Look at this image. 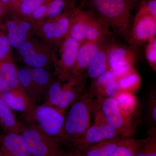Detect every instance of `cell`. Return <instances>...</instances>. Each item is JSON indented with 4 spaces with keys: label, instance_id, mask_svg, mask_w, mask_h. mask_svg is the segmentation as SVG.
<instances>
[{
    "label": "cell",
    "instance_id": "cell-15",
    "mask_svg": "<svg viewBox=\"0 0 156 156\" xmlns=\"http://www.w3.org/2000/svg\"><path fill=\"white\" fill-rule=\"evenodd\" d=\"M119 90L116 78L108 70L92 80L89 93L92 98L98 101L108 98L113 97Z\"/></svg>",
    "mask_w": 156,
    "mask_h": 156
},
{
    "label": "cell",
    "instance_id": "cell-13",
    "mask_svg": "<svg viewBox=\"0 0 156 156\" xmlns=\"http://www.w3.org/2000/svg\"><path fill=\"white\" fill-rule=\"evenodd\" d=\"M156 34V19L149 14L142 3L134 17L130 41L135 44L148 43Z\"/></svg>",
    "mask_w": 156,
    "mask_h": 156
},
{
    "label": "cell",
    "instance_id": "cell-27",
    "mask_svg": "<svg viewBox=\"0 0 156 156\" xmlns=\"http://www.w3.org/2000/svg\"><path fill=\"white\" fill-rule=\"evenodd\" d=\"M17 76L20 86L26 92L37 102L41 96L34 85L31 68L23 67L18 69Z\"/></svg>",
    "mask_w": 156,
    "mask_h": 156
},
{
    "label": "cell",
    "instance_id": "cell-32",
    "mask_svg": "<svg viewBox=\"0 0 156 156\" xmlns=\"http://www.w3.org/2000/svg\"><path fill=\"white\" fill-rule=\"evenodd\" d=\"M147 120L153 127L156 125V95L153 91L150 93L148 99Z\"/></svg>",
    "mask_w": 156,
    "mask_h": 156
},
{
    "label": "cell",
    "instance_id": "cell-26",
    "mask_svg": "<svg viewBox=\"0 0 156 156\" xmlns=\"http://www.w3.org/2000/svg\"><path fill=\"white\" fill-rule=\"evenodd\" d=\"M156 129L152 127L144 139L139 140L134 156H156Z\"/></svg>",
    "mask_w": 156,
    "mask_h": 156
},
{
    "label": "cell",
    "instance_id": "cell-33",
    "mask_svg": "<svg viewBox=\"0 0 156 156\" xmlns=\"http://www.w3.org/2000/svg\"><path fill=\"white\" fill-rule=\"evenodd\" d=\"M58 156H83L79 150L71 144H64Z\"/></svg>",
    "mask_w": 156,
    "mask_h": 156
},
{
    "label": "cell",
    "instance_id": "cell-22",
    "mask_svg": "<svg viewBox=\"0 0 156 156\" xmlns=\"http://www.w3.org/2000/svg\"><path fill=\"white\" fill-rule=\"evenodd\" d=\"M124 138L118 136L89 146L80 151L83 156H109L122 143Z\"/></svg>",
    "mask_w": 156,
    "mask_h": 156
},
{
    "label": "cell",
    "instance_id": "cell-20",
    "mask_svg": "<svg viewBox=\"0 0 156 156\" xmlns=\"http://www.w3.org/2000/svg\"><path fill=\"white\" fill-rule=\"evenodd\" d=\"M110 44V43H107L105 40L87 68V76L91 80H94L108 70V52Z\"/></svg>",
    "mask_w": 156,
    "mask_h": 156
},
{
    "label": "cell",
    "instance_id": "cell-23",
    "mask_svg": "<svg viewBox=\"0 0 156 156\" xmlns=\"http://www.w3.org/2000/svg\"><path fill=\"white\" fill-rule=\"evenodd\" d=\"M113 97L120 112L125 116L133 120L137 109V100L134 94L119 91Z\"/></svg>",
    "mask_w": 156,
    "mask_h": 156
},
{
    "label": "cell",
    "instance_id": "cell-3",
    "mask_svg": "<svg viewBox=\"0 0 156 156\" xmlns=\"http://www.w3.org/2000/svg\"><path fill=\"white\" fill-rule=\"evenodd\" d=\"M86 76H70L62 82L54 81L47 92L46 103L58 108L66 110L78 100L86 83Z\"/></svg>",
    "mask_w": 156,
    "mask_h": 156
},
{
    "label": "cell",
    "instance_id": "cell-28",
    "mask_svg": "<svg viewBox=\"0 0 156 156\" xmlns=\"http://www.w3.org/2000/svg\"><path fill=\"white\" fill-rule=\"evenodd\" d=\"M33 81L36 89L41 96L48 91L52 83L50 73L44 68H31Z\"/></svg>",
    "mask_w": 156,
    "mask_h": 156
},
{
    "label": "cell",
    "instance_id": "cell-4",
    "mask_svg": "<svg viewBox=\"0 0 156 156\" xmlns=\"http://www.w3.org/2000/svg\"><path fill=\"white\" fill-rule=\"evenodd\" d=\"M20 134L31 156H58L64 144L45 134L34 123L24 126Z\"/></svg>",
    "mask_w": 156,
    "mask_h": 156
},
{
    "label": "cell",
    "instance_id": "cell-1",
    "mask_svg": "<svg viewBox=\"0 0 156 156\" xmlns=\"http://www.w3.org/2000/svg\"><path fill=\"white\" fill-rule=\"evenodd\" d=\"M137 0H85L87 10L119 35L128 32L132 9Z\"/></svg>",
    "mask_w": 156,
    "mask_h": 156
},
{
    "label": "cell",
    "instance_id": "cell-25",
    "mask_svg": "<svg viewBox=\"0 0 156 156\" xmlns=\"http://www.w3.org/2000/svg\"><path fill=\"white\" fill-rule=\"evenodd\" d=\"M119 91L135 94L141 87V80L134 67L117 80Z\"/></svg>",
    "mask_w": 156,
    "mask_h": 156
},
{
    "label": "cell",
    "instance_id": "cell-7",
    "mask_svg": "<svg viewBox=\"0 0 156 156\" xmlns=\"http://www.w3.org/2000/svg\"><path fill=\"white\" fill-rule=\"evenodd\" d=\"M97 102L105 122L114 128L120 136L128 138L135 134L136 128L133 120L120 112L114 98H108Z\"/></svg>",
    "mask_w": 156,
    "mask_h": 156
},
{
    "label": "cell",
    "instance_id": "cell-17",
    "mask_svg": "<svg viewBox=\"0 0 156 156\" xmlns=\"http://www.w3.org/2000/svg\"><path fill=\"white\" fill-rule=\"evenodd\" d=\"M0 156H31L22 135L9 132L3 138Z\"/></svg>",
    "mask_w": 156,
    "mask_h": 156
},
{
    "label": "cell",
    "instance_id": "cell-40",
    "mask_svg": "<svg viewBox=\"0 0 156 156\" xmlns=\"http://www.w3.org/2000/svg\"></svg>",
    "mask_w": 156,
    "mask_h": 156
},
{
    "label": "cell",
    "instance_id": "cell-9",
    "mask_svg": "<svg viewBox=\"0 0 156 156\" xmlns=\"http://www.w3.org/2000/svg\"><path fill=\"white\" fill-rule=\"evenodd\" d=\"M93 112L95 116L93 125L90 126L80 139L71 144L79 151L92 144L120 136L114 128L105 122L97 104Z\"/></svg>",
    "mask_w": 156,
    "mask_h": 156
},
{
    "label": "cell",
    "instance_id": "cell-35",
    "mask_svg": "<svg viewBox=\"0 0 156 156\" xmlns=\"http://www.w3.org/2000/svg\"><path fill=\"white\" fill-rule=\"evenodd\" d=\"M142 4L149 14L156 19V0H145Z\"/></svg>",
    "mask_w": 156,
    "mask_h": 156
},
{
    "label": "cell",
    "instance_id": "cell-29",
    "mask_svg": "<svg viewBox=\"0 0 156 156\" xmlns=\"http://www.w3.org/2000/svg\"><path fill=\"white\" fill-rule=\"evenodd\" d=\"M139 140L125 138L122 142L109 156H134Z\"/></svg>",
    "mask_w": 156,
    "mask_h": 156
},
{
    "label": "cell",
    "instance_id": "cell-34",
    "mask_svg": "<svg viewBox=\"0 0 156 156\" xmlns=\"http://www.w3.org/2000/svg\"><path fill=\"white\" fill-rule=\"evenodd\" d=\"M11 48L7 36L0 34V49L5 53L12 56Z\"/></svg>",
    "mask_w": 156,
    "mask_h": 156
},
{
    "label": "cell",
    "instance_id": "cell-24",
    "mask_svg": "<svg viewBox=\"0 0 156 156\" xmlns=\"http://www.w3.org/2000/svg\"><path fill=\"white\" fill-rule=\"evenodd\" d=\"M0 119L9 132L20 134L24 128V126L17 121L12 109L2 98H0Z\"/></svg>",
    "mask_w": 156,
    "mask_h": 156
},
{
    "label": "cell",
    "instance_id": "cell-30",
    "mask_svg": "<svg viewBox=\"0 0 156 156\" xmlns=\"http://www.w3.org/2000/svg\"><path fill=\"white\" fill-rule=\"evenodd\" d=\"M53 0H22L15 14L22 17H28L36 9L44 4H49Z\"/></svg>",
    "mask_w": 156,
    "mask_h": 156
},
{
    "label": "cell",
    "instance_id": "cell-8",
    "mask_svg": "<svg viewBox=\"0 0 156 156\" xmlns=\"http://www.w3.org/2000/svg\"><path fill=\"white\" fill-rule=\"evenodd\" d=\"M53 48L42 40L30 39L21 44L17 50L27 65L45 69L50 62H54Z\"/></svg>",
    "mask_w": 156,
    "mask_h": 156
},
{
    "label": "cell",
    "instance_id": "cell-39",
    "mask_svg": "<svg viewBox=\"0 0 156 156\" xmlns=\"http://www.w3.org/2000/svg\"><path fill=\"white\" fill-rule=\"evenodd\" d=\"M1 2L3 4H5V5L7 6H9V0H0Z\"/></svg>",
    "mask_w": 156,
    "mask_h": 156
},
{
    "label": "cell",
    "instance_id": "cell-31",
    "mask_svg": "<svg viewBox=\"0 0 156 156\" xmlns=\"http://www.w3.org/2000/svg\"><path fill=\"white\" fill-rule=\"evenodd\" d=\"M145 57L150 66L154 71L156 70V38L148 42L145 49Z\"/></svg>",
    "mask_w": 156,
    "mask_h": 156
},
{
    "label": "cell",
    "instance_id": "cell-14",
    "mask_svg": "<svg viewBox=\"0 0 156 156\" xmlns=\"http://www.w3.org/2000/svg\"><path fill=\"white\" fill-rule=\"evenodd\" d=\"M7 37L12 48L17 49L21 44L30 39L34 31L32 25L28 20L12 14L6 23Z\"/></svg>",
    "mask_w": 156,
    "mask_h": 156
},
{
    "label": "cell",
    "instance_id": "cell-18",
    "mask_svg": "<svg viewBox=\"0 0 156 156\" xmlns=\"http://www.w3.org/2000/svg\"><path fill=\"white\" fill-rule=\"evenodd\" d=\"M88 11L86 9L75 7L70 17L69 30L67 37H69L80 44L85 42V30Z\"/></svg>",
    "mask_w": 156,
    "mask_h": 156
},
{
    "label": "cell",
    "instance_id": "cell-12",
    "mask_svg": "<svg viewBox=\"0 0 156 156\" xmlns=\"http://www.w3.org/2000/svg\"><path fill=\"white\" fill-rule=\"evenodd\" d=\"M80 44L73 39L66 37L61 43L60 58L54 59L58 80L64 82L71 76L75 65Z\"/></svg>",
    "mask_w": 156,
    "mask_h": 156
},
{
    "label": "cell",
    "instance_id": "cell-38",
    "mask_svg": "<svg viewBox=\"0 0 156 156\" xmlns=\"http://www.w3.org/2000/svg\"><path fill=\"white\" fill-rule=\"evenodd\" d=\"M9 11V8L8 6L3 4L0 1V18L5 15L7 12Z\"/></svg>",
    "mask_w": 156,
    "mask_h": 156
},
{
    "label": "cell",
    "instance_id": "cell-16",
    "mask_svg": "<svg viewBox=\"0 0 156 156\" xmlns=\"http://www.w3.org/2000/svg\"><path fill=\"white\" fill-rule=\"evenodd\" d=\"M105 41V40L101 42L85 41L80 44L76 62L71 76H80L83 74Z\"/></svg>",
    "mask_w": 156,
    "mask_h": 156
},
{
    "label": "cell",
    "instance_id": "cell-10",
    "mask_svg": "<svg viewBox=\"0 0 156 156\" xmlns=\"http://www.w3.org/2000/svg\"><path fill=\"white\" fill-rule=\"evenodd\" d=\"M136 56L134 50L110 43L108 52V69L117 80L134 67Z\"/></svg>",
    "mask_w": 156,
    "mask_h": 156
},
{
    "label": "cell",
    "instance_id": "cell-19",
    "mask_svg": "<svg viewBox=\"0 0 156 156\" xmlns=\"http://www.w3.org/2000/svg\"><path fill=\"white\" fill-rule=\"evenodd\" d=\"M88 11L85 41H103L106 40L107 36L109 33V28L91 12Z\"/></svg>",
    "mask_w": 156,
    "mask_h": 156
},
{
    "label": "cell",
    "instance_id": "cell-5",
    "mask_svg": "<svg viewBox=\"0 0 156 156\" xmlns=\"http://www.w3.org/2000/svg\"><path fill=\"white\" fill-rule=\"evenodd\" d=\"M73 9L56 18L35 23L32 25L34 31L42 41L52 47L61 44L68 33L70 17Z\"/></svg>",
    "mask_w": 156,
    "mask_h": 156
},
{
    "label": "cell",
    "instance_id": "cell-2",
    "mask_svg": "<svg viewBox=\"0 0 156 156\" xmlns=\"http://www.w3.org/2000/svg\"><path fill=\"white\" fill-rule=\"evenodd\" d=\"M96 104V101L89 92L73 104L66 116L60 138L62 142L72 144L83 136L91 126V115Z\"/></svg>",
    "mask_w": 156,
    "mask_h": 156
},
{
    "label": "cell",
    "instance_id": "cell-11",
    "mask_svg": "<svg viewBox=\"0 0 156 156\" xmlns=\"http://www.w3.org/2000/svg\"><path fill=\"white\" fill-rule=\"evenodd\" d=\"M1 98L11 109L22 114L29 123H33L36 102L21 86L2 92Z\"/></svg>",
    "mask_w": 156,
    "mask_h": 156
},
{
    "label": "cell",
    "instance_id": "cell-21",
    "mask_svg": "<svg viewBox=\"0 0 156 156\" xmlns=\"http://www.w3.org/2000/svg\"><path fill=\"white\" fill-rule=\"evenodd\" d=\"M18 69L11 61L0 62V92H7L20 87Z\"/></svg>",
    "mask_w": 156,
    "mask_h": 156
},
{
    "label": "cell",
    "instance_id": "cell-36",
    "mask_svg": "<svg viewBox=\"0 0 156 156\" xmlns=\"http://www.w3.org/2000/svg\"><path fill=\"white\" fill-rule=\"evenodd\" d=\"M22 1V0H9L8 6L9 11L12 14H15Z\"/></svg>",
    "mask_w": 156,
    "mask_h": 156
},
{
    "label": "cell",
    "instance_id": "cell-37",
    "mask_svg": "<svg viewBox=\"0 0 156 156\" xmlns=\"http://www.w3.org/2000/svg\"><path fill=\"white\" fill-rule=\"evenodd\" d=\"M11 56L5 53L0 49V62L11 61Z\"/></svg>",
    "mask_w": 156,
    "mask_h": 156
},
{
    "label": "cell",
    "instance_id": "cell-6",
    "mask_svg": "<svg viewBox=\"0 0 156 156\" xmlns=\"http://www.w3.org/2000/svg\"><path fill=\"white\" fill-rule=\"evenodd\" d=\"M66 110L47 103L37 106L34 121L45 134L60 140L65 121Z\"/></svg>",
    "mask_w": 156,
    "mask_h": 156
}]
</instances>
